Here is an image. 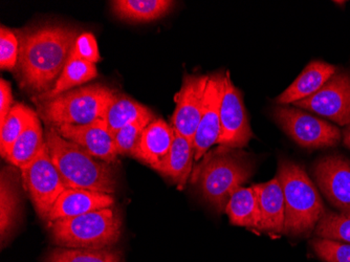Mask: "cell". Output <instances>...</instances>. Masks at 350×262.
I'll use <instances>...</instances> for the list:
<instances>
[{"label":"cell","instance_id":"obj_1","mask_svg":"<svg viewBox=\"0 0 350 262\" xmlns=\"http://www.w3.org/2000/svg\"><path fill=\"white\" fill-rule=\"evenodd\" d=\"M17 36L21 86L37 96L50 92L70 59L78 31L66 25H44Z\"/></svg>","mask_w":350,"mask_h":262},{"label":"cell","instance_id":"obj_2","mask_svg":"<svg viewBox=\"0 0 350 262\" xmlns=\"http://www.w3.org/2000/svg\"><path fill=\"white\" fill-rule=\"evenodd\" d=\"M44 135L51 159L66 188L110 195L116 192L117 177L110 163L96 159L80 146L61 137L56 128L46 126Z\"/></svg>","mask_w":350,"mask_h":262},{"label":"cell","instance_id":"obj_3","mask_svg":"<svg viewBox=\"0 0 350 262\" xmlns=\"http://www.w3.org/2000/svg\"><path fill=\"white\" fill-rule=\"evenodd\" d=\"M253 171V161L247 153L219 146L202 157L191 179L198 185L202 198L222 213L234 191L247 182Z\"/></svg>","mask_w":350,"mask_h":262},{"label":"cell","instance_id":"obj_4","mask_svg":"<svg viewBox=\"0 0 350 262\" xmlns=\"http://www.w3.org/2000/svg\"><path fill=\"white\" fill-rule=\"evenodd\" d=\"M277 177L284 196V233H310L326 213L319 191L304 167L290 159H280Z\"/></svg>","mask_w":350,"mask_h":262},{"label":"cell","instance_id":"obj_5","mask_svg":"<svg viewBox=\"0 0 350 262\" xmlns=\"http://www.w3.org/2000/svg\"><path fill=\"white\" fill-rule=\"evenodd\" d=\"M117 90L96 83L75 88L53 99L35 101L37 114L51 127L86 125L103 119L104 112Z\"/></svg>","mask_w":350,"mask_h":262},{"label":"cell","instance_id":"obj_6","mask_svg":"<svg viewBox=\"0 0 350 262\" xmlns=\"http://www.w3.org/2000/svg\"><path fill=\"white\" fill-rule=\"evenodd\" d=\"M50 228L53 240L59 248L109 249L121 237L122 220L111 207L57 220L50 224Z\"/></svg>","mask_w":350,"mask_h":262},{"label":"cell","instance_id":"obj_7","mask_svg":"<svg viewBox=\"0 0 350 262\" xmlns=\"http://www.w3.org/2000/svg\"><path fill=\"white\" fill-rule=\"evenodd\" d=\"M21 172L23 186L38 215L46 222L55 202L66 189L60 173L51 159L46 143L39 155L21 169Z\"/></svg>","mask_w":350,"mask_h":262},{"label":"cell","instance_id":"obj_8","mask_svg":"<svg viewBox=\"0 0 350 262\" xmlns=\"http://www.w3.org/2000/svg\"><path fill=\"white\" fill-rule=\"evenodd\" d=\"M273 114L283 131L304 148H327L341 141V131L336 126L300 108L280 106Z\"/></svg>","mask_w":350,"mask_h":262},{"label":"cell","instance_id":"obj_9","mask_svg":"<svg viewBox=\"0 0 350 262\" xmlns=\"http://www.w3.org/2000/svg\"><path fill=\"white\" fill-rule=\"evenodd\" d=\"M253 137L243 96L231 80L229 72L225 74V90L220 106V133L217 145L241 149Z\"/></svg>","mask_w":350,"mask_h":262},{"label":"cell","instance_id":"obj_10","mask_svg":"<svg viewBox=\"0 0 350 262\" xmlns=\"http://www.w3.org/2000/svg\"><path fill=\"white\" fill-rule=\"evenodd\" d=\"M293 105L319 114L340 126L350 125L349 73H336L316 94Z\"/></svg>","mask_w":350,"mask_h":262},{"label":"cell","instance_id":"obj_11","mask_svg":"<svg viewBox=\"0 0 350 262\" xmlns=\"http://www.w3.org/2000/svg\"><path fill=\"white\" fill-rule=\"evenodd\" d=\"M209 79L206 75L186 74L182 88L174 96L176 106L171 118V126L192 144L204 110Z\"/></svg>","mask_w":350,"mask_h":262},{"label":"cell","instance_id":"obj_12","mask_svg":"<svg viewBox=\"0 0 350 262\" xmlns=\"http://www.w3.org/2000/svg\"><path fill=\"white\" fill-rule=\"evenodd\" d=\"M317 186L341 213H350V161L332 155L317 161L312 168Z\"/></svg>","mask_w":350,"mask_h":262},{"label":"cell","instance_id":"obj_13","mask_svg":"<svg viewBox=\"0 0 350 262\" xmlns=\"http://www.w3.org/2000/svg\"><path fill=\"white\" fill-rule=\"evenodd\" d=\"M225 90V74L210 76L204 110L193 140L194 161H200L212 146L217 144L220 133V106Z\"/></svg>","mask_w":350,"mask_h":262},{"label":"cell","instance_id":"obj_14","mask_svg":"<svg viewBox=\"0 0 350 262\" xmlns=\"http://www.w3.org/2000/svg\"><path fill=\"white\" fill-rule=\"evenodd\" d=\"M56 130L61 137L80 146L96 159L108 163L117 161L113 135L103 119L86 125H63Z\"/></svg>","mask_w":350,"mask_h":262},{"label":"cell","instance_id":"obj_15","mask_svg":"<svg viewBox=\"0 0 350 262\" xmlns=\"http://www.w3.org/2000/svg\"><path fill=\"white\" fill-rule=\"evenodd\" d=\"M115 204L113 195L84 189L66 188L59 196L47 216L49 224L57 220L77 218L86 213L111 208Z\"/></svg>","mask_w":350,"mask_h":262},{"label":"cell","instance_id":"obj_16","mask_svg":"<svg viewBox=\"0 0 350 262\" xmlns=\"http://www.w3.org/2000/svg\"><path fill=\"white\" fill-rule=\"evenodd\" d=\"M174 139V128L162 119H154L142 133L131 157L157 171L166 159Z\"/></svg>","mask_w":350,"mask_h":262},{"label":"cell","instance_id":"obj_17","mask_svg":"<svg viewBox=\"0 0 350 262\" xmlns=\"http://www.w3.org/2000/svg\"><path fill=\"white\" fill-rule=\"evenodd\" d=\"M337 73V68L323 61H312L297 77L296 80L282 94L277 96V104L288 105L308 99L316 94Z\"/></svg>","mask_w":350,"mask_h":262},{"label":"cell","instance_id":"obj_18","mask_svg":"<svg viewBox=\"0 0 350 262\" xmlns=\"http://www.w3.org/2000/svg\"><path fill=\"white\" fill-rule=\"evenodd\" d=\"M259 198V231L269 234L284 233L285 204L278 177L265 184L255 185Z\"/></svg>","mask_w":350,"mask_h":262},{"label":"cell","instance_id":"obj_19","mask_svg":"<svg viewBox=\"0 0 350 262\" xmlns=\"http://www.w3.org/2000/svg\"><path fill=\"white\" fill-rule=\"evenodd\" d=\"M21 204L18 172L13 167L3 168L0 176V235L3 244L17 226Z\"/></svg>","mask_w":350,"mask_h":262},{"label":"cell","instance_id":"obj_20","mask_svg":"<svg viewBox=\"0 0 350 262\" xmlns=\"http://www.w3.org/2000/svg\"><path fill=\"white\" fill-rule=\"evenodd\" d=\"M193 144L174 130V139L170 151L157 171L163 176L171 179L178 185V188L184 189L189 177L193 172Z\"/></svg>","mask_w":350,"mask_h":262},{"label":"cell","instance_id":"obj_21","mask_svg":"<svg viewBox=\"0 0 350 262\" xmlns=\"http://www.w3.org/2000/svg\"><path fill=\"white\" fill-rule=\"evenodd\" d=\"M154 119L157 118L147 106L118 92L108 104L103 116L104 122L113 135L129 124L139 121L152 122Z\"/></svg>","mask_w":350,"mask_h":262},{"label":"cell","instance_id":"obj_22","mask_svg":"<svg viewBox=\"0 0 350 262\" xmlns=\"http://www.w3.org/2000/svg\"><path fill=\"white\" fill-rule=\"evenodd\" d=\"M234 226L255 228L259 231L260 211L256 187H239L234 191L225 210Z\"/></svg>","mask_w":350,"mask_h":262},{"label":"cell","instance_id":"obj_23","mask_svg":"<svg viewBox=\"0 0 350 262\" xmlns=\"http://www.w3.org/2000/svg\"><path fill=\"white\" fill-rule=\"evenodd\" d=\"M174 5L170 0H116L113 13L129 23H151L166 16Z\"/></svg>","mask_w":350,"mask_h":262},{"label":"cell","instance_id":"obj_24","mask_svg":"<svg viewBox=\"0 0 350 262\" xmlns=\"http://www.w3.org/2000/svg\"><path fill=\"white\" fill-rule=\"evenodd\" d=\"M97 77L98 70L96 64L76 58L70 55L66 68L61 73L54 88L50 92L35 96L34 101L53 99L59 94L70 92V90H75V88L88 83Z\"/></svg>","mask_w":350,"mask_h":262},{"label":"cell","instance_id":"obj_25","mask_svg":"<svg viewBox=\"0 0 350 262\" xmlns=\"http://www.w3.org/2000/svg\"><path fill=\"white\" fill-rule=\"evenodd\" d=\"M44 145L45 135H43L42 126L37 114L36 117L14 143L5 159L12 166L21 169L39 155Z\"/></svg>","mask_w":350,"mask_h":262},{"label":"cell","instance_id":"obj_26","mask_svg":"<svg viewBox=\"0 0 350 262\" xmlns=\"http://www.w3.org/2000/svg\"><path fill=\"white\" fill-rule=\"evenodd\" d=\"M37 116V112L23 103H15L5 121L0 123V153L3 159L13 147L25 128Z\"/></svg>","mask_w":350,"mask_h":262},{"label":"cell","instance_id":"obj_27","mask_svg":"<svg viewBox=\"0 0 350 262\" xmlns=\"http://www.w3.org/2000/svg\"><path fill=\"white\" fill-rule=\"evenodd\" d=\"M45 262H122L121 254L110 249H66L57 248Z\"/></svg>","mask_w":350,"mask_h":262},{"label":"cell","instance_id":"obj_28","mask_svg":"<svg viewBox=\"0 0 350 262\" xmlns=\"http://www.w3.org/2000/svg\"><path fill=\"white\" fill-rule=\"evenodd\" d=\"M314 230L319 238L350 244V213L326 212Z\"/></svg>","mask_w":350,"mask_h":262},{"label":"cell","instance_id":"obj_29","mask_svg":"<svg viewBox=\"0 0 350 262\" xmlns=\"http://www.w3.org/2000/svg\"><path fill=\"white\" fill-rule=\"evenodd\" d=\"M149 121H139L129 124L113 135L116 153L118 155H131L137 147L143 130L150 124Z\"/></svg>","mask_w":350,"mask_h":262},{"label":"cell","instance_id":"obj_30","mask_svg":"<svg viewBox=\"0 0 350 262\" xmlns=\"http://www.w3.org/2000/svg\"><path fill=\"white\" fill-rule=\"evenodd\" d=\"M312 249L324 262H350V244L336 240L317 238Z\"/></svg>","mask_w":350,"mask_h":262},{"label":"cell","instance_id":"obj_31","mask_svg":"<svg viewBox=\"0 0 350 262\" xmlns=\"http://www.w3.org/2000/svg\"><path fill=\"white\" fill-rule=\"evenodd\" d=\"M19 58V39L15 31L5 27L0 29V68L12 70Z\"/></svg>","mask_w":350,"mask_h":262},{"label":"cell","instance_id":"obj_32","mask_svg":"<svg viewBox=\"0 0 350 262\" xmlns=\"http://www.w3.org/2000/svg\"><path fill=\"white\" fill-rule=\"evenodd\" d=\"M70 55L94 64L101 60L97 40L92 33H82L79 35Z\"/></svg>","mask_w":350,"mask_h":262},{"label":"cell","instance_id":"obj_33","mask_svg":"<svg viewBox=\"0 0 350 262\" xmlns=\"http://www.w3.org/2000/svg\"><path fill=\"white\" fill-rule=\"evenodd\" d=\"M11 84L5 79L0 80V123H3L14 106Z\"/></svg>","mask_w":350,"mask_h":262},{"label":"cell","instance_id":"obj_34","mask_svg":"<svg viewBox=\"0 0 350 262\" xmlns=\"http://www.w3.org/2000/svg\"><path fill=\"white\" fill-rule=\"evenodd\" d=\"M343 143L344 145L347 147V148L350 149V125H348L347 128L345 129V131H344Z\"/></svg>","mask_w":350,"mask_h":262}]
</instances>
